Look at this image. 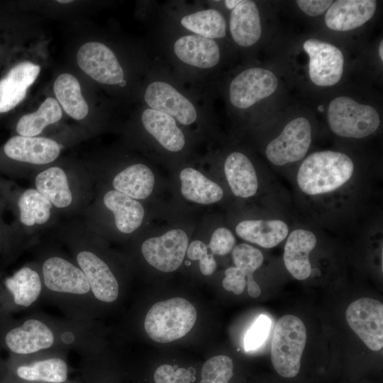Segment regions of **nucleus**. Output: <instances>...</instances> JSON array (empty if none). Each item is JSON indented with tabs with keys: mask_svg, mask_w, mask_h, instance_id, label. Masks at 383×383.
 <instances>
[{
	"mask_svg": "<svg viewBox=\"0 0 383 383\" xmlns=\"http://www.w3.org/2000/svg\"><path fill=\"white\" fill-rule=\"evenodd\" d=\"M64 148L50 138L13 135L3 145L0 175L28 178L57 161Z\"/></svg>",
	"mask_w": 383,
	"mask_h": 383,
	"instance_id": "5",
	"label": "nucleus"
},
{
	"mask_svg": "<svg viewBox=\"0 0 383 383\" xmlns=\"http://www.w3.org/2000/svg\"><path fill=\"white\" fill-rule=\"evenodd\" d=\"M174 51L181 61L199 68L213 67L220 60L218 44L213 39L196 34L177 39Z\"/></svg>",
	"mask_w": 383,
	"mask_h": 383,
	"instance_id": "23",
	"label": "nucleus"
},
{
	"mask_svg": "<svg viewBox=\"0 0 383 383\" xmlns=\"http://www.w3.org/2000/svg\"><path fill=\"white\" fill-rule=\"evenodd\" d=\"M154 184L152 170L141 163L126 167L114 174L111 179L112 189L135 200L148 198L152 192Z\"/></svg>",
	"mask_w": 383,
	"mask_h": 383,
	"instance_id": "26",
	"label": "nucleus"
},
{
	"mask_svg": "<svg viewBox=\"0 0 383 383\" xmlns=\"http://www.w3.org/2000/svg\"><path fill=\"white\" fill-rule=\"evenodd\" d=\"M353 171V162L347 155L331 150L315 152L301 164L296 181L304 193L319 195L340 187Z\"/></svg>",
	"mask_w": 383,
	"mask_h": 383,
	"instance_id": "6",
	"label": "nucleus"
},
{
	"mask_svg": "<svg viewBox=\"0 0 383 383\" xmlns=\"http://www.w3.org/2000/svg\"><path fill=\"white\" fill-rule=\"evenodd\" d=\"M57 232L60 238L71 250L74 260L84 274L94 296L105 303L116 300L118 282L97 251V235L86 226L82 218L65 223Z\"/></svg>",
	"mask_w": 383,
	"mask_h": 383,
	"instance_id": "2",
	"label": "nucleus"
},
{
	"mask_svg": "<svg viewBox=\"0 0 383 383\" xmlns=\"http://www.w3.org/2000/svg\"><path fill=\"white\" fill-rule=\"evenodd\" d=\"M17 381L30 383H70L67 362L60 357L23 362L14 370Z\"/></svg>",
	"mask_w": 383,
	"mask_h": 383,
	"instance_id": "22",
	"label": "nucleus"
},
{
	"mask_svg": "<svg viewBox=\"0 0 383 383\" xmlns=\"http://www.w3.org/2000/svg\"><path fill=\"white\" fill-rule=\"evenodd\" d=\"M188 237L181 229H172L165 234L150 238L141 245L145 260L157 270L170 272L182 265L188 247Z\"/></svg>",
	"mask_w": 383,
	"mask_h": 383,
	"instance_id": "13",
	"label": "nucleus"
},
{
	"mask_svg": "<svg viewBox=\"0 0 383 383\" xmlns=\"http://www.w3.org/2000/svg\"><path fill=\"white\" fill-rule=\"evenodd\" d=\"M224 274L225 277L222 281L223 288L237 295L242 294L246 286L245 274L236 267L227 268Z\"/></svg>",
	"mask_w": 383,
	"mask_h": 383,
	"instance_id": "40",
	"label": "nucleus"
},
{
	"mask_svg": "<svg viewBox=\"0 0 383 383\" xmlns=\"http://www.w3.org/2000/svg\"><path fill=\"white\" fill-rule=\"evenodd\" d=\"M181 193L187 200L201 204H210L223 196L222 188L198 170L187 167L180 174Z\"/></svg>",
	"mask_w": 383,
	"mask_h": 383,
	"instance_id": "30",
	"label": "nucleus"
},
{
	"mask_svg": "<svg viewBox=\"0 0 383 383\" xmlns=\"http://www.w3.org/2000/svg\"><path fill=\"white\" fill-rule=\"evenodd\" d=\"M77 61L82 71L99 83L117 84L123 79V70L115 54L103 43L89 42L82 45Z\"/></svg>",
	"mask_w": 383,
	"mask_h": 383,
	"instance_id": "16",
	"label": "nucleus"
},
{
	"mask_svg": "<svg viewBox=\"0 0 383 383\" xmlns=\"http://www.w3.org/2000/svg\"><path fill=\"white\" fill-rule=\"evenodd\" d=\"M311 143V126L304 117H298L289 122L280 135L266 148V156L278 166L294 162L306 154Z\"/></svg>",
	"mask_w": 383,
	"mask_h": 383,
	"instance_id": "12",
	"label": "nucleus"
},
{
	"mask_svg": "<svg viewBox=\"0 0 383 383\" xmlns=\"http://www.w3.org/2000/svg\"><path fill=\"white\" fill-rule=\"evenodd\" d=\"M224 172L235 196L248 198L256 194L257 177L253 165L246 155L239 152L231 153L225 161Z\"/></svg>",
	"mask_w": 383,
	"mask_h": 383,
	"instance_id": "27",
	"label": "nucleus"
},
{
	"mask_svg": "<svg viewBox=\"0 0 383 383\" xmlns=\"http://www.w3.org/2000/svg\"><path fill=\"white\" fill-rule=\"evenodd\" d=\"M6 210V201L0 192V250L13 247L11 228L4 217Z\"/></svg>",
	"mask_w": 383,
	"mask_h": 383,
	"instance_id": "41",
	"label": "nucleus"
},
{
	"mask_svg": "<svg viewBox=\"0 0 383 383\" xmlns=\"http://www.w3.org/2000/svg\"><path fill=\"white\" fill-rule=\"evenodd\" d=\"M10 351L18 355H30L55 345V331L39 318H28L22 324L9 330L4 338Z\"/></svg>",
	"mask_w": 383,
	"mask_h": 383,
	"instance_id": "17",
	"label": "nucleus"
},
{
	"mask_svg": "<svg viewBox=\"0 0 383 383\" xmlns=\"http://www.w3.org/2000/svg\"><path fill=\"white\" fill-rule=\"evenodd\" d=\"M53 88L60 104L67 114L77 121L87 116L88 104L82 95L80 84L74 75L69 73L59 75Z\"/></svg>",
	"mask_w": 383,
	"mask_h": 383,
	"instance_id": "31",
	"label": "nucleus"
},
{
	"mask_svg": "<svg viewBox=\"0 0 383 383\" xmlns=\"http://www.w3.org/2000/svg\"><path fill=\"white\" fill-rule=\"evenodd\" d=\"M235 238L232 232L226 228H218L213 233L208 248L213 254L226 255L235 247Z\"/></svg>",
	"mask_w": 383,
	"mask_h": 383,
	"instance_id": "39",
	"label": "nucleus"
},
{
	"mask_svg": "<svg viewBox=\"0 0 383 383\" xmlns=\"http://www.w3.org/2000/svg\"><path fill=\"white\" fill-rule=\"evenodd\" d=\"M240 2V0H226L225 5L228 9L233 10Z\"/></svg>",
	"mask_w": 383,
	"mask_h": 383,
	"instance_id": "43",
	"label": "nucleus"
},
{
	"mask_svg": "<svg viewBox=\"0 0 383 383\" xmlns=\"http://www.w3.org/2000/svg\"><path fill=\"white\" fill-rule=\"evenodd\" d=\"M318 109L320 111H324V108L322 105H320L318 107Z\"/></svg>",
	"mask_w": 383,
	"mask_h": 383,
	"instance_id": "47",
	"label": "nucleus"
},
{
	"mask_svg": "<svg viewBox=\"0 0 383 383\" xmlns=\"http://www.w3.org/2000/svg\"><path fill=\"white\" fill-rule=\"evenodd\" d=\"M4 286L16 306H32L38 299L44 287L39 265L21 267L5 279Z\"/></svg>",
	"mask_w": 383,
	"mask_h": 383,
	"instance_id": "24",
	"label": "nucleus"
},
{
	"mask_svg": "<svg viewBox=\"0 0 383 383\" xmlns=\"http://www.w3.org/2000/svg\"><path fill=\"white\" fill-rule=\"evenodd\" d=\"M306 342V326L299 318L285 315L277 321L272 338L271 361L280 376L297 375Z\"/></svg>",
	"mask_w": 383,
	"mask_h": 383,
	"instance_id": "8",
	"label": "nucleus"
},
{
	"mask_svg": "<svg viewBox=\"0 0 383 383\" xmlns=\"http://www.w3.org/2000/svg\"><path fill=\"white\" fill-rule=\"evenodd\" d=\"M40 71L38 65L29 61L22 62L9 71L0 80V113L11 111L24 99Z\"/></svg>",
	"mask_w": 383,
	"mask_h": 383,
	"instance_id": "20",
	"label": "nucleus"
},
{
	"mask_svg": "<svg viewBox=\"0 0 383 383\" xmlns=\"http://www.w3.org/2000/svg\"><path fill=\"white\" fill-rule=\"evenodd\" d=\"M118 84L121 87H124L126 84V81L123 79L118 83Z\"/></svg>",
	"mask_w": 383,
	"mask_h": 383,
	"instance_id": "45",
	"label": "nucleus"
},
{
	"mask_svg": "<svg viewBox=\"0 0 383 383\" xmlns=\"http://www.w3.org/2000/svg\"><path fill=\"white\" fill-rule=\"evenodd\" d=\"M180 23L195 34L211 39L222 38L226 33V21L216 9L202 10L185 16Z\"/></svg>",
	"mask_w": 383,
	"mask_h": 383,
	"instance_id": "33",
	"label": "nucleus"
},
{
	"mask_svg": "<svg viewBox=\"0 0 383 383\" xmlns=\"http://www.w3.org/2000/svg\"><path fill=\"white\" fill-rule=\"evenodd\" d=\"M16 383H30V382H19V381H16Z\"/></svg>",
	"mask_w": 383,
	"mask_h": 383,
	"instance_id": "48",
	"label": "nucleus"
},
{
	"mask_svg": "<svg viewBox=\"0 0 383 383\" xmlns=\"http://www.w3.org/2000/svg\"><path fill=\"white\" fill-rule=\"evenodd\" d=\"M374 0H338L333 1L325 15L328 28L336 31H348L358 28L374 14Z\"/></svg>",
	"mask_w": 383,
	"mask_h": 383,
	"instance_id": "19",
	"label": "nucleus"
},
{
	"mask_svg": "<svg viewBox=\"0 0 383 383\" xmlns=\"http://www.w3.org/2000/svg\"><path fill=\"white\" fill-rule=\"evenodd\" d=\"M345 318L350 328L372 351L383 347V304L368 297L352 302L346 309Z\"/></svg>",
	"mask_w": 383,
	"mask_h": 383,
	"instance_id": "11",
	"label": "nucleus"
},
{
	"mask_svg": "<svg viewBox=\"0 0 383 383\" xmlns=\"http://www.w3.org/2000/svg\"><path fill=\"white\" fill-rule=\"evenodd\" d=\"M270 326L271 321L267 316H259L245 336V349L252 350L262 345L269 334Z\"/></svg>",
	"mask_w": 383,
	"mask_h": 383,
	"instance_id": "37",
	"label": "nucleus"
},
{
	"mask_svg": "<svg viewBox=\"0 0 383 383\" xmlns=\"http://www.w3.org/2000/svg\"><path fill=\"white\" fill-rule=\"evenodd\" d=\"M328 121L331 131L338 136L362 138L376 131L380 118L372 106L339 96L329 104Z\"/></svg>",
	"mask_w": 383,
	"mask_h": 383,
	"instance_id": "9",
	"label": "nucleus"
},
{
	"mask_svg": "<svg viewBox=\"0 0 383 383\" xmlns=\"http://www.w3.org/2000/svg\"><path fill=\"white\" fill-rule=\"evenodd\" d=\"M235 232L246 241L271 248L286 238L289 228L281 220H245L236 226Z\"/></svg>",
	"mask_w": 383,
	"mask_h": 383,
	"instance_id": "29",
	"label": "nucleus"
},
{
	"mask_svg": "<svg viewBox=\"0 0 383 383\" xmlns=\"http://www.w3.org/2000/svg\"><path fill=\"white\" fill-rule=\"evenodd\" d=\"M0 192L13 216L10 223L13 246L57 223L60 214L34 187H19L0 176Z\"/></svg>",
	"mask_w": 383,
	"mask_h": 383,
	"instance_id": "3",
	"label": "nucleus"
},
{
	"mask_svg": "<svg viewBox=\"0 0 383 383\" xmlns=\"http://www.w3.org/2000/svg\"><path fill=\"white\" fill-rule=\"evenodd\" d=\"M208 245L201 240H194L187 247V255L192 260H199L201 272L206 276L212 274L216 269L213 254L208 252Z\"/></svg>",
	"mask_w": 383,
	"mask_h": 383,
	"instance_id": "36",
	"label": "nucleus"
},
{
	"mask_svg": "<svg viewBox=\"0 0 383 383\" xmlns=\"http://www.w3.org/2000/svg\"><path fill=\"white\" fill-rule=\"evenodd\" d=\"M316 243V235L310 231L296 229L289 233L284 245L283 259L287 271L296 279L304 280L310 276L309 254Z\"/></svg>",
	"mask_w": 383,
	"mask_h": 383,
	"instance_id": "21",
	"label": "nucleus"
},
{
	"mask_svg": "<svg viewBox=\"0 0 383 383\" xmlns=\"http://www.w3.org/2000/svg\"><path fill=\"white\" fill-rule=\"evenodd\" d=\"M144 216L145 209L138 200L112 189L97 187L82 218L94 233L110 221L109 227L116 233L130 235L140 228Z\"/></svg>",
	"mask_w": 383,
	"mask_h": 383,
	"instance_id": "4",
	"label": "nucleus"
},
{
	"mask_svg": "<svg viewBox=\"0 0 383 383\" xmlns=\"http://www.w3.org/2000/svg\"><path fill=\"white\" fill-rule=\"evenodd\" d=\"M303 48L309 57V74L313 84L329 87L340 80L344 57L339 48L315 38L306 40Z\"/></svg>",
	"mask_w": 383,
	"mask_h": 383,
	"instance_id": "14",
	"label": "nucleus"
},
{
	"mask_svg": "<svg viewBox=\"0 0 383 383\" xmlns=\"http://www.w3.org/2000/svg\"><path fill=\"white\" fill-rule=\"evenodd\" d=\"M62 116V112L58 101L48 97L36 111L26 114L18 120L16 131L18 135L37 137L48 126L58 122Z\"/></svg>",
	"mask_w": 383,
	"mask_h": 383,
	"instance_id": "32",
	"label": "nucleus"
},
{
	"mask_svg": "<svg viewBox=\"0 0 383 383\" xmlns=\"http://www.w3.org/2000/svg\"><path fill=\"white\" fill-rule=\"evenodd\" d=\"M329 0H298L296 4L306 14L317 16L323 13L333 4Z\"/></svg>",
	"mask_w": 383,
	"mask_h": 383,
	"instance_id": "42",
	"label": "nucleus"
},
{
	"mask_svg": "<svg viewBox=\"0 0 383 383\" xmlns=\"http://www.w3.org/2000/svg\"><path fill=\"white\" fill-rule=\"evenodd\" d=\"M232 258L235 266L246 276L248 294L252 298L258 297L261 294V289L253 278V273L263 263L264 257L262 252L250 245L240 243L233 249Z\"/></svg>",
	"mask_w": 383,
	"mask_h": 383,
	"instance_id": "34",
	"label": "nucleus"
},
{
	"mask_svg": "<svg viewBox=\"0 0 383 383\" xmlns=\"http://www.w3.org/2000/svg\"><path fill=\"white\" fill-rule=\"evenodd\" d=\"M43 287L48 291L75 296L91 293L89 282L77 263L56 252H49L38 264Z\"/></svg>",
	"mask_w": 383,
	"mask_h": 383,
	"instance_id": "10",
	"label": "nucleus"
},
{
	"mask_svg": "<svg viewBox=\"0 0 383 383\" xmlns=\"http://www.w3.org/2000/svg\"><path fill=\"white\" fill-rule=\"evenodd\" d=\"M153 378L155 383H192L194 375L190 370L164 364L156 369Z\"/></svg>",
	"mask_w": 383,
	"mask_h": 383,
	"instance_id": "38",
	"label": "nucleus"
},
{
	"mask_svg": "<svg viewBox=\"0 0 383 383\" xmlns=\"http://www.w3.org/2000/svg\"><path fill=\"white\" fill-rule=\"evenodd\" d=\"M230 30L234 41L243 47L256 43L262 33L259 10L255 3L243 0L232 10Z\"/></svg>",
	"mask_w": 383,
	"mask_h": 383,
	"instance_id": "25",
	"label": "nucleus"
},
{
	"mask_svg": "<svg viewBox=\"0 0 383 383\" xmlns=\"http://www.w3.org/2000/svg\"><path fill=\"white\" fill-rule=\"evenodd\" d=\"M196 318V310L188 300L174 297L153 304L145 316L144 327L152 340L167 343L186 335Z\"/></svg>",
	"mask_w": 383,
	"mask_h": 383,
	"instance_id": "7",
	"label": "nucleus"
},
{
	"mask_svg": "<svg viewBox=\"0 0 383 383\" xmlns=\"http://www.w3.org/2000/svg\"><path fill=\"white\" fill-rule=\"evenodd\" d=\"M383 42L382 40L380 42L379 48V57L382 61H383Z\"/></svg>",
	"mask_w": 383,
	"mask_h": 383,
	"instance_id": "44",
	"label": "nucleus"
},
{
	"mask_svg": "<svg viewBox=\"0 0 383 383\" xmlns=\"http://www.w3.org/2000/svg\"><path fill=\"white\" fill-rule=\"evenodd\" d=\"M145 129L166 150L178 152L185 145L182 131L172 116L162 112L145 109L141 116Z\"/></svg>",
	"mask_w": 383,
	"mask_h": 383,
	"instance_id": "28",
	"label": "nucleus"
},
{
	"mask_svg": "<svg viewBox=\"0 0 383 383\" xmlns=\"http://www.w3.org/2000/svg\"><path fill=\"white\" fill-rule=\"evenodd\" d=\"M144 98L150 109L166 113L183 125H189L196 119L197 113L194 105L167 82L150 83Z\"/></svg>",
	"mask_w": 383,
	"mask_h": 383,
	"instance_id": "18",
	"label": "nucleus"
},
{
	"mask_svg": "<svg viewBox=\"0 0 383 383\" xmlns=\"http://www.w3.org/2000/svg\"><path fill=\"white\" fill-rule=\"evenodd\" d=\"M28 178L60 214L82 216L94 196V180L84 166L55 161Z\"/></svg>",
	"mask_w": 383,
	"mask_h": 383,
	"instance_id": "1",
	"label": "nucleus"
},
{
	"mask_svg": "<svg viewBox=\"0 0 383 383\" xmlns=\"http://www.w3.org/2000/svg\"><path fill=\"white\" fill-rule=\"evenodd\" d=\"M57 2L59 3H61V4H67V3H71L72 2V1H70V0H64V1H62V0H59L57 1Z\"/></svg>",
	"mask_w": 383,
	"mask_h": 383,
	"instance_id": "46",
	"label": "nucleus"
},
{
	"mask_svg": "<svg viewBox=\"0 0 383 383\" xmlns=\"http://www.w3.org/2000/svg\"><path fill=\"white\" fill-rule=\"evenodd\" d=\"M277 86V77L272 72L252 67L232 80L229 88L230 100L234 106L245 109L272 94Z\"/></svg>",
	"mask_w": 383,
	"mask_h": 383,
	"instance_id": "15",
	"label": "nucleus"
},
{
	"mask_svg": "<svg viewBox=\"0 0 383 383\" xmlns=\"http://www.w3.org/2000/svg\"><path fill=\"white\" fill-rule=\"evenodd\" d=\"M233 375V360L226 355H217L203 365L201 383H229Z\"/></svg>",
	"mask_w": 383,
	"mask_h": 383,
	"instance_id": "35",
	"label": "nucleus"
}]
</instances>
